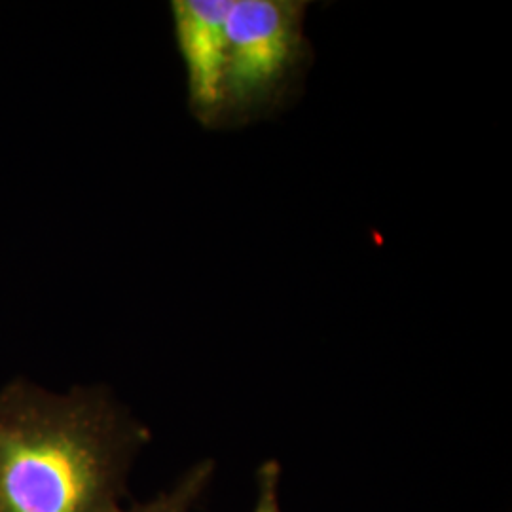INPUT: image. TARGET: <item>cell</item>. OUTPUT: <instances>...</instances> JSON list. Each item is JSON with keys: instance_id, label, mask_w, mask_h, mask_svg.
I'll return each mask as SVG.
<instances>
[{"instance_id": "obj_1", "label": "cell", "mask_w": 512, "mask_h": 512, "mask_svg": "<svg viewBox=\"0 0 512 512\" xmlns=\"http://www.w3.org/2000/svg\"><path fill=\"white\" fill-rule=\"evenodd\" d=\"M148 439L107 389L12 382L0 391V512H120Z\"/></svg>"}, {"instance_id": "obj_2", "label": "cell", "mask_w": 512, "mask_h": 512, "mask_svg": "<svg viewBox=\"0 0 512 512\" xmlns=\"http://www.w3.org/2000/svg\"><path fill=\"white\" fill-rule=\"evenodd\" d=\"M308 8L306 0L171 2L188 109L202 128H249L293 105L313 63Z\"/></svg>"}, {"instance_id": "obj_3", "label": "cell", "mask_w": 512, "mask_h": 512, "mask_svg": "<svg viewBox=\"0 0 512 512\" xmlns=\"http://www.w3.org/2000/svg\"><path fill=\"white\" fill-rule=\"evenodd\" d=\"M213 473H215V463L202 461V463L194 465L175 484L173 490L160 494L143 505H135L129 511L120 512H192L194 505L198 503V499L205 492V488L209 486Z\"/></svg>"}, {"instance_id": "obj_4", "label": "cell", "mask_w": 512, "mask_h": 512, "mask_svg": "<svg viewBox=\"0 0 512 512\" xmlns=\"http://www.w3.org/2000/svg\"><path fill=\"white\" fill-rule=\"evenodd\" d=\"M279 476H281V465L274 459L260 465V469H258V501H256L255 512H281Z\"/></svg>"}]
</instances>
